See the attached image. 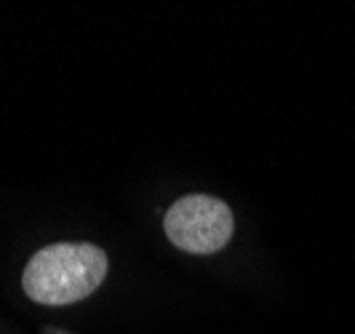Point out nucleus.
I'll return each mask as SVG.
<instances>
[{"label": "nucleus", "instance_id": "nucleus-1", "mask_svg": "<svg viewBox=\"0 0 355 334\" xmlns=\"http://www.w3.org/2000/svg\"><path fill=\"white\" fill-rule=\"evenodd\" d=\"M107 276V254L94 244H51L27 262L21 286L40 305H72L94 294Z\"/></svg>", "mask_w": 355, "mask_h": 334}, {"label": "nucleus", "instance_id": "nucleus-3", "mask_svg": "<svg viewBox=\"0 0 355 334\" xmlns=\"http://www.w3.org/2000/svg\"><path fill=\"white\" fill-rule=\"evenodd\" d=\"M46 334H72V332H64V329H56V326H51V329H46Z\"/></svg>", "mask_w": 355, "mask_h": 334}, {"label": "nucleus", "instance_id": "nucleus-2", "mask_svg": "<svg viewBox=\"0 0 355 334\" xmlns=\"http://www.w3.org/2000/svg\"><path fill=\"white\" fill-rule=\"evenodd\" d=\"M166 235L182 251L214 254L232 238V211L214 195H184L166 211Z\"/></svg>", "mask_w": 355, "mask_h": 334}]
</instances>
